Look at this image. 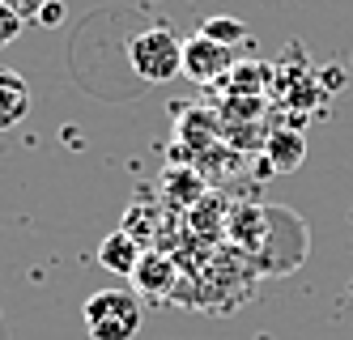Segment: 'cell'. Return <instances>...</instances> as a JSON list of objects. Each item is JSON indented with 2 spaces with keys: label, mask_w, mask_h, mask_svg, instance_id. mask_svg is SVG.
Instances as JSON below:
<instances>
[{
  "label": "cell",
  "mask_w": 353,
  "mask_h": 340,
  "mask_svg": "<svg viewBox=\"0 0 353 340\" xmlns=\"http://www.w3.org/2000/svg\"><path fill=\"white\" fill-rule=\"evenodd\" d=\"M302 158H307V141H302L298 132H272L268 137V166L272 170H294Z\"/></svg>",
  "instance_id": "7"
},
{
  "label": "cell",
  "mask_w": 353,
  "mask_h": 340,
  "mask_svg": "<svg viewBox=\"0 0 353 340\" xmlns=\"http://www.w3.org/2000/svg\"><path fill=\"white\" fill-rule=\"evenodd\" d=\"M234 68V47L225 43H213L209 34H192L183 43V77L188 81H217Z\"/></svg>",
  "instance_id": "3"
},
{
  "label": "cell",
  "mask_w": 353,
  "mask_h": 340,
  "mask_svg": "<svg viewBox=\"0 0 353 340\" xmlns=\"http://www.w3.org/2000/svg\"><path fill=\"white\" fill-rule=\"evenodd\" d=\"M81 319L90 340H137L145 323V306H141V294L132 290H98L85 298Z\"/></svg>",
  "instance_id": "1"
},
{
  "label": "cell",
  "mask_w": 353,
  "mask_h": 340,
  "mask_svg": "<svg viewBox=\"0 0 353 340\" xmlns=\"http://www.w3.org/2000/svg\"><path fill=\"white\" fill-rule=\"evenodd\" d=\"M30 115V86L17 68L0 64V132H13V128Z\"/></svg>",
  "instance_id": "4"
},
{
  "label": "cell",
  "mask_w": 353,
  "mask_h": 340,
  "mask_svg": "<svg viewBox=\"0 0 353 340\" xmlns=\"http://www.w3.org/2000/svg\"><path fill=\"white\" fill-rule=\"evenodd\" d=\"M5 5L21 17V21H39V13H43V5L47 0H5Z\"/></svg>",
  "instance_id": "10"
},
{
  "label": "cell",
  "mask_w": 353,
  "mask_h": 340,
  "mask_svg": "<svg viewBox=\"0 0 353 340\" xmlns=\"http://www.w3.org/2000/svg\"><path fill=\"white\" fill-rule=\"evenodd\" d=\"M141 243L132 239L128 230H115V234H107L103 239V247H98V264H103L107 272H115V277H128L132 281V272H137V264H141Z\"/></svg>",
  "instance_id": "5"
},
{
  "label": "cell",
  "mask_w": 353,
  "mask_h": 340,
  "mask_svg": "<svg viewBox=\"0 0 353 340\" xmlns=\"http://www.w3.org/2000/svg\"><path fill=\"white\" fill-rule=\"evenodd\" d=\"M132 285H137V294H145V298H162V294L174 290V264L162 251H145L137 272H132Z\"/></svg>",
  "instance_id": "6"
},
{
  "label": "cell",
  "mask_w": 353,
  "mask_h": 340,
  "mask_svg": "<svg viewBox=\"0 0 353 340\" xmlns=\"http://www.w3.org/2000/svg\"><path fill=\"white\" fill-rule=\"evenodd\" d=\"M21 26H26V21H21L9 5H5V0H0V47H9V43H17V34H21Z\"/></svg>",
  "instance_id": "9"
},
{
  "label": "cell",
  "mask_w": 353,
  "mask_h": 340,
  "mask_svg": "<svg viewBox=\"0 0 353 340\" xmlns=\"http://www.w3.org/2000/svg\"><path fill=\"white\" fill-rule=\"evenodd\" d=\"M39 21H43V26H56V21H64V0H47V5H43V13H39Z\"/></svg>",
  "instance_id": "11"
},
{
  "label": "cell",
  "mask_w": 353,
  "mask_h": 340,
  "mask_svg": "<svg viewBox=\"0 0 353 340\" xmlns=\"http://www.w3.org/2000/svg\"><path fill=\"white\" fill-rule=\"evenodd\" d=\"M128 64L137 77H145L154 86L183 77V39L170 26H149V30L128 39Z\"/></svg>",
  "instance_id": "2"
},
{
  "label": "cell",
  "mask_w": 353,
  "mask_h": 340,
  "mask_svg": "<svg viewBox=\"0 0 353 340\" xmlns=\"http://www.w3.org/2000/svg\"><path fill=\"white\" fill-rule=\"evenodd\" d=\"M200 34H209L213 43H225V47H234V43H243L247 26H243L239 17H209L205 26H200Z\"/></svg>",
  "instance_id": "8"
}]
</instances>
